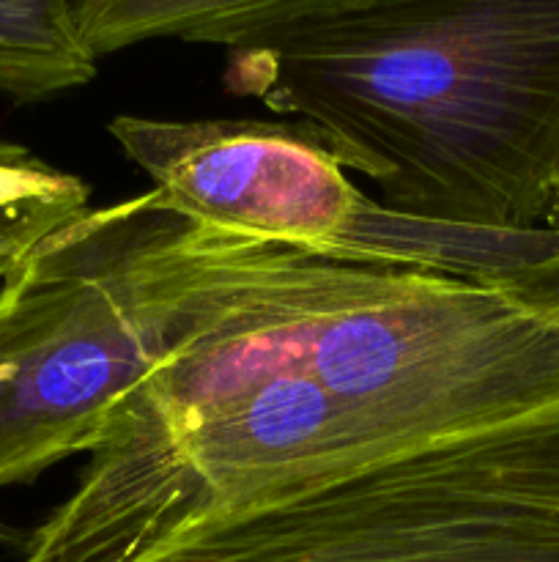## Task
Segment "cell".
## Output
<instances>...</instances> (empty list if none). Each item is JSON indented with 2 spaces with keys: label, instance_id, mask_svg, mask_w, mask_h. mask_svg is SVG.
<instances>
[{
  "label": "cell",
  "instance_id": "cell-1",
  "mask_svg": "<svg viewBox=\"0 0 559 562\" xmlns=\"http://www.w3.org/2000/svg\"><path fill=\"white\" fill-rule=\"evenodd\" d=\"M153 206L142 274L157 357L20 562H129L201 521L559 398V300Z\"/></svg>",
  "mask_w": 559,
  "mask_h": 562
},
{
  "label": "cell",
  "instance_id": "cell-2",
  "mask_svg": "<svg viewBox=\"0 0 559 562\" xmlns=\"http://www.w3.org/2000/svg\"><path fill=\"white\" fill-rule=\"evenodd\" d=\"M225 86L395 212L559 228V0H378L228 49Z\"/></svg>",
  "mask_w": 559,
  "mask_h": 562
},
{
  "label": "cell",
  "instance_id": "cell-3",
  "mask_svg": "<svg viewBox=\"0 0 559 562\" xmlns=\"http://www.w3.org/2000/svg\"><path fill=\"white\" fill-rule=\"evenodd\" d=\"M110 135L159 206L236 234L370 267L422 269L559 300V228L497 231L409 217L354 184L290 121L118 115Z\"/></svg>",
  "mask_w": 559,
  "mask_h": 562
},
{
  "label": "cell",
  "instance_id": "cell-4",
  "mask_svg": "<svg viewBox=\"0 0 559 562\" xmlns=\"http://www.w3.org/2000/svg\"><path fill=\"white\" fill-rule=\"evenodd\" d=\"M151 192L77 212L0 280V492L85 456L157 357Z\"/></svg>",
  "mask_w": 559,
  "mask_h": 562
},
{
  "label": "cell",
  "instance_id": "cell-5",
  "mask_svg": "<svg viewBox=\"0 0 559 562\" xmlns=\"http://www.w3.org/2000/svg\"><path fill=\"white\" fill-rule=\"evenodd\" d=\"M373 3L378 0H77V16L96 58L162 38L214 44L228 53Z\"/></svg>",
  "mask_w": 559,
  "mask_h": 562
},
{
  "label": "cell",
  "instance_id": "cell-6",
  "mask_svg": "<svg viewBox=\"0 0 559 562\" xmlns=\"http://www.w3.org/2000/svg\"><path fill=\"white\" fill-rule=\"evenodd\" d=\"M99 58L82 36L77 0H0V93L42 102L88 86Z\"/></svg>",
  "mask_w": 559,
  "mask_h": 562
},
{
  "label": "cell",
  "instance_id": "cell-7",
  "mask_svg": "<svg viewBox=\"0 0 559 562\" xmlns=\"http://www.w3.org/2000/svg\"><path fill=\"white\" fill-rule=\"evenodd\" d=\"M27 201L88 206V184L75 173L53 168L16 143L0 140V209Z\"/></svg>",
  "mask_w": 559,
  "mask_h": 562
},
{
  "label": "cell",
  "instance_id": "cell-8",
  "mask_svg": "<svg viewBox=\"0 0 559 562\" xmlns=\"http://www.w3.org/2000/svg\"><path fill=\"white\" fill-rule=\"evenodd\" d=\"M88 206L55 201H27L0 209V280L20 263V258L42 241L49 231L58 228L77 212Z\"/></svg>",
  "mask_w": 559,
  "mask_h": 562
}]
</instances>
